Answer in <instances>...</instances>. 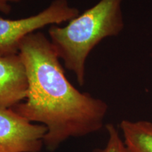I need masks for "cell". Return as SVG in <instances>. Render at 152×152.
I'll return each mask as SVG.
<instances>
[{"instance_id": "8", "label": "cell", "mask_w": 152, "mask_h": 152, "mask_svg": "<svg viewBox=\"0 0 152 152\" xmlns=\"http://www.w3.org/2000/svg\"><path fill=\"white\" fill-rule=\"evenodd\" d=\"M21 0H0V12L8 14L11 11V3H18Z\"/></svg>"}, {"instance_id": "7", "label": "cell", "mask_w": 152, "mask_h": 152, "mask_svg": "<svg viewBox=\"0 0 152 152\" xmlns=\"http://www.w3.org/2000/svg\"><path fill=\"white\" fill-rule=\"evenodd\" d=\"M106 129L108 134L106 144L92 152H129L118 129L112 123L106 125Z\"/></svg>"}, {"instance_id": "4", "label": "cell", "mask_w": 152, "mask_h": 152, "mask_svg": "<svg viewBox=\"0 0 152 152\" xmlns=\"http://www.w3.org/2000/svg\"><path fill=\"white\" fill-rule=\"evenodd\" d=\"M46 127L30 122L11 108H0V152H39Z\"/></svg>"}, {"instance_id": "3", "label": "cell", "mask_w": 152, "mask_h": 152, "mask_svg": "<svg viewBox=\"0 0 152 152\" xmlns=\"http://www.w3.org/2000/svg\"><path fill=\"white\" fill-rule=\"evenodd\" d=\"M80 14L68 0H53L47 8L27 18L11 20L0 18V55L18 54L26 36L47 26L70 21Z\"/></svg>"}, {"instance_id": "6", "label": "cell", "mask_w": 152, "mask_h": 152, "mask_svg": "<svg viewBox=\"0 0 152 152\" xmlns=\"http://www.w3.org/2000/svg\"><path fill=\"white\" fill-rule=\"evenodd\" d=\"M120 130L129 152H152V122L123 120Z\"/></svg>"}, {"instance_id": "1", "label": "cell", "mask_w": 152, "mask_h": 152, "mask_svg": "<svg viewBox=\"0 0 152 152\" xmlns=\"http://www.w3.org/2000/svg\"><path fill=\"white\" fill-rule=\"evenodd\" d=\"M18 54L28 78L26 99L13 109L31 123L46 127L44 146L54 151L69 138L102 130L109 106L81 92L68 81L49 38L35 32L23 39Z\"/></svg>"}, {"instance_id": "2", "label": "cell", "mask_w": 152, "mask_h": 152, "mask_svg": "<svg viewBox=\"0 0 152 152\" xmlns=\"http://www.w3.org/2000/svg\"><path fill=\"white\" fill-rule=\"evenodd\" d=\"M123 1L100 0L67 26L52 25L49 28L54 50L80 86L85 84V63L92 49L104 39L118 36L124 29Z\"/></svg>"}, {"instance_id": "5", "label": "cell", "mask_w": 152, "mask_h": 152, "mask_svg": "<svg viewBox=\"0 0 152 152\" xmlns=\"http://www.w3.org/2000/svg\"><path fill=\"white\" fill-rule=\"evenodd\" d=\"M26 68L18 54L0 55V108H12L28 94Z\"/></svg>"}]
</instances>
